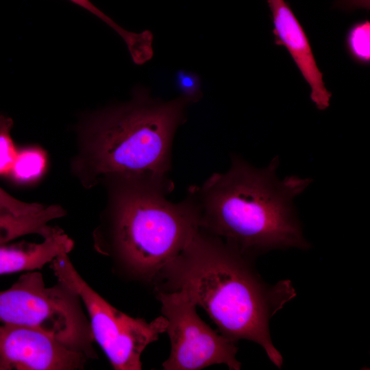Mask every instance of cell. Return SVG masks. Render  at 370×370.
Listing matches in <instances>:
<instances>
[{"label": "cell", "mask_w": 370, "mask_h": 370, "mask_svg": "<svg viewBox=\"0 0 370 370\" xmlns=\"http://www.w3.org/2000/svg\"><path fill=\"white\" fill-rule=\"evenodd\" d=\"M171 341L164 370H199L216 364L239 370L236 342L212 330L198 315L197 304L182 291H155Z\"/></svg>", "instance_id": "obj_7"}, {"label": "cell", "mask_w": 370, "mask_h": 370, "mask_svg": "<svg viewBox=\"0 0 370 370\" xmlns=\"http://www.w3.org/2000/svg\"><path fill=\"white\" fill-rule=\"evenodd\" d=\"M49 267L57 280L69 285L79 296L94 341L104 352L113 369H142L141 355L150 343L166 332V319L161 315L147 322L116 308L82 278L69 254L57 256Z\"/></svg>", "instance_id": "obj_6"}, {"label": "cell", "mask_w": 370, "mask_h": 370, "mask_svg": "<svg viewBox=\"0 0 370 370\" xmlns=\"http://www.w3.org/2000/svg\"><path fill=\"white\" fill-rule=\"evenodd\" d=\"M72 3L81 6L82 8L89 11L94 15L99 17L101 20L104 21L107 25H108L111 28H112L120 36H123L126 31L118 24H116L114 21H112L110 17L106 15L103 12L99 10L95 5H94L89 0H69Z\"/></svg>", "instance_id": "obj_17"}, {"label": "cell", "mask_w": 370, "mask_h": 370, "mask_svg": "<svg viewBox=\"0 0 370 370\" xmlns=\"http://www.w3.org/2000/svg\"><path fill=\"white\" fill-rule=\"evenodd\" d=\"M88 360L40 331L0 323V370H81Z\"/></svg>", "instance_id": "obj_8"}, {"label": "cell", "mask_w": 370, "mask_h": 370, "mask_svg": "<svg viewBox=\"0 0 370 370\" xmlns=\"http://www.w3.org/2000/svg\"><path fill=\"white\" fill-rule=\"evenodd\" d=\"M0 323L40 331L89 359L97 357L78 294L60 280L46 285L39 271L23 273L9 288L0 291Z\"/></svg>", "instance_id": "obj_5"}, {"label": "cell", "mask_w": 370, "mask_h": 370, "mask_svg": "<svg viewBox=\"0 0 370 370\" xmlns=\"http://www.w3.org/2000/svg\"><path fill=\"white\" fill-rule=\"evenodd\" d=\"M104 184L108 201L93 232L94 248L119 275L153 284L199 227L197 210L187 197L169 201L171 190L160 186L123 180Z\"/></svg>", "instance_id": "obj_4"}, {"label": "cell", "mask_w": 370, "mask_h": 370, "mask_svg": "<svg viewBox=\"0 0 370 370\" xmlns=\"http://www.w3.org/2000/svg\"><path fill=\"white\" fill-rule=\"evenodd\" d=\"M278 157L257 168L236 155L230 169L212 174L186 197L195 208L199 227L254 258L273 249H308L295 199L312 182L296 175L280 179Z\"/></svg>", "instance_id": "obj_2"}, {"label": "cell", "mask_w": 370, "mask_h": 370, "mask_svg": "<svg viewBox=\"0 0 370 370\" xmlns=\"http://www.w3.org/2000/svg\"><path fill=\"white\" fill-rule=\"evenodd\" d=\"M4 213H10L8 211H7L5 208H3V207H1L0 206V214H4Z\"/></svg>", "instance_id": "obj_18"}, {"label": "cell", "mask_w": 370, "mask_h": 370, "mask_svg": "<svg viewBox=\"0 0 370 370\" xmlns=\"http://www.w3.org/2000/svg\"><path fill=\"white\" fill-rule=\"evenodd\" d=\"M244 255L199 227L183 250L160 272L155 291H184L226 338L259 345L278 368L283 363L272 343L271 317L296 296L291 282L267 284Z\"/></svg>", "instance_id": "obj_1"}, {"label": "cell", "mask_w": 370, "mask_h": 370, "mask_svg": "<svg viewBox=\"0 0 370 370\" xmlns=\"http://www.w3.org/2000/svg\"><path fill=\"white\" fill-rule=\"evenodd\" d=\"M13 121L10 117L0 115V175L8 174L13 166L18 151L11 137Z\"/></svg>", "instance_id": "obj_14"}, {"label": "cell", "mask_w": 370, "mask_h": 370, "mask_svg": "<svg viewBox=\"0 0 370 370\" xmlns=\"http://www.w3.org/2000/svg\"><path fill=\"white\" fill-rule=\"evenodd\" d=\"M6 244L0 245V275L40 270L74 247L73 239L58 227L40 243Z\"/></svg>", "instance_id": "obj_10"}, {"label": "cell", "mask_w": 370, "mask_h": 370, "mask_svg": "<svg viewBox=\"0 0 370 370\" xmlns=\"http://www.w3.org/2000/svg\"><path fill=\"white\" fill-rule=\"evenodd\" d=\"M271 12L275 43L284 46L309 84L311 100L319 110L330 106L332 96L317 66L309 40L289 5L284 0H267Z\"/></svg>", "instance_id": "obj_9"}, {"label": "cell", "mask_w": 370, "mask_h": 370, "mask_svg": "<svg viewBox=\"0 0 370 370\" xmlns=\"http://www.w3.org/2000/svg\"><path fill=\"white\" fill-rule=\"evenodd\" d=\"M65 214V210L60 206L54 204L45 206L40 211L29 214H1L0 245L29 234H37L43 238L52 233L56 227L49 223Z\"/></svg>", "instance_id": "obj_11"}, {"label": "cell", "mask_w": 370, "mask_h": 370, "mask_svg": "<svg viewBox=\"0 0 370 370\" xmlns=\"http://www.w3.org/2000/svg\"><path fill=\"white\" fill-rule=\"evenodd\" d=\"M47 163V156L42 149L27 147L18 151L10 173L17 182H32L44 173Z\"/></svg>", "instance_id": "obj_12"}, {"label": "cell", "mask_w": 370, "mask_h": 370, "mask_svg": "<svg viewBox=\"0 0 370 370\" xmlns=\"http://www.w3.org/2000/svg\"><path fill=\"white\" fill-rule=\"evenodd\" d=\"M370 23L365 20L353 24L345 38V47L351 58L362 65L370 62Z\"/></svg>", "instance_id": "obj_13"}, {"label": "cell", "mask_w": 370, "mask_h": 370, "mask_svg": "<svg viewBox=\"0 0 370 370\" xmlns=\"http://www.w3.org/2000/svg\"><path fill=\"white\" fill-rule=\"evenodd\" d=\"M175 84L181 97L189 103L198 101L202 97L201 83L198 75L186 70H179L175 76Z\"/></svg>", "instance_id": "obj_15"}, {"label": "cell", "mask_w": 370, "mask_h": 370, "mask_svg": "<svg viewBox=\"0 0 370 370\" xmlns=\"http://www.w3.org/2000/svg\"><path fill=\"white\" fill-rule=\"evenodd\" d=\"M189 104L181 96L167 101L154 99L138 88L129 102L90 114L79 128L75 173L87 188L123 180L173 190L172 144Z\"/></svg>", "instance_id": "obj_3"}, {"label": "cell", "mask_w": 370, "mask_h": 370, "mask_svg": "<svg viewBox=\"0 0 370 370\" xmlns=\"http://www.w3.org/2000/svg\"><path fill=\"white\" fill-rule=\"evenodd\" d=\"M0 206L15 215L33 214L41 210L45 206L38 203H27L20 201L0 187Z\"/></svg>", "instance_id": "obj_16"}]
</instances>
